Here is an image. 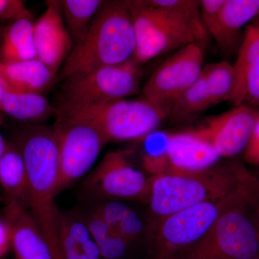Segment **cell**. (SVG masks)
I'll list each match as a JSON object with an SVG mask.
<instances>
[{"mask_svg":"<svg viewBox=\"0 0 259 259\" xmlns=\"http://www.w3.org/2000/svg\"><path fill=\"white\" fill-rule=\"evenodd\" d=\"M259 181L245 168L236 190L209 231L172 259H251L259 257L256 214Z\"/></svg>","mask_w":259,"mask_h":259,"instance_id":"obj_1","label":"cell"},{"mask_svg":"<svg viewBox=\"0 0 259 259\" xmlns=\"http://www.w3.org/2000/svg\"><path fill=\"white\" fill-rule=\"evenodd\" d=\"M25 161L29 184L28 211L50 248L63 259L59 246L61 211L55 203L59 182V148L54 127L24 129L16 143Z\"/></svg>","mask_w":259,"mask_h":259,"instance_id":"obj_2","label":"cell"},{"mask_svg":"<svg viewBox=\"0 0 259 259\" xmlns=\"http://www.w3.org/2000/svg\"><path fill=\"white\" fill-rule=\"evenodd\" d=\"M136 35L128 1H105L61 67L59 80L134 58Z\"/></svg>","mask_w":259,"mask_h":259,"instance_id":"obj_3","label":"cell"},{"mask_svg":"<svg viewBox=\"0 0 259 259\" xmlns=\"http://www.w3.org/2000/svg\"><path fill=\"white\" fill-rule=\"evenodd\" d=\"M245 168L239 163L215 165L199 172H169L150 180L148 223L197 204L217 201L236 190Z\"/></svg>","mask_w":259,"mask_h":259,"instance_id":"obj_4","label":"cell"},{"mask_svg":"<svg viewBox=\"0 0 259 259\" xmlns=\"http://www.w3.org/2000/svg\"><path fill=\"white\" fill-rule=\"evenodd\" d=\"M57 116L89 122L96 127L109 142L142 139L157 130L166 116L146 101L112 100L95 105H60Z\"/></svg>","mask_w":259,"mask_h":259,"instance_id":"obj_5","label":"cell"},{"mask_svg":"<svg viewBox=\"0 0 259 259\" xmlns=\"http://www.w3.org/2000/svg\"><path fill=\"white\" fill-rule=\"evenodd\" d=\"M128 4L136 40L133 59L139 64L193 42L202 44L208 38L209 35L167 10L146 1H128Z\"/></svg>","mask_w":259,"mask_h":259,"instance_id":"obj_6","label":"cell"},{"mask_svg":"<svg viewBox=\"0 0 259 259\" xmlns=\"http://www.w3.org/2000/svg\"><path fill=\"white\" fill-rule=\"evenodd\" d=\"M231 194L148 223L146 259H172L197 243L219 217Z\"/></svg>","mask_w":259,"mask_h":259,"instance_id":"obj_7","label":"cell"},{"mask_svg":"<svg viewBox=\"0 0 259 259\" xmlns=\"http://www.w3.org/2000/svg\"><path fill=\"white\" fill-rule=\"evenodd\" d=\"M139 65L130 59L64 80L60 105H95L135 95L141 82Z\"/></svg>","mask_w":259,"mask_h":259,"instance_id":"obj_8","label":"cell"},{"mask_svg":"<svg viewBox=\"0 0 259 259\" xmlns=\"http://www.w3.org/2000/svg\"><path fill=\"white\" fill-rule=\"evenodd\" d=\"M54 129L59 148V194L92 168L108 141L96 127L82 120L57 116Z\"/></svg>","mask_w":259,"mask_h":259,"instance_id":"obj_9","label":"cell"},{"mask_svg":"<svg viewBox=\"0 0 259 259\" xmlns=\"http://www.w3.org/2000/svg\"><path fill=\"white\" fill-rule=\"evenodd\" d=\"M82 190L88 200L148 202L150 180L131 163L127 151H110L83 181Z\"/></svg>","mask_w":259,"mask_h":259,"instance_id":"obj_10","label":"cell"},{"mask_svg":"<svg viewBox=\"0 0 259 259\" xmlns=\"http://www.w3.org/2000/svg\"><path fill=\"white\" fill-rule=\"evenodd\" d=\"M203 61L202 44L181 48L151 75L143 89V99L168 117L177 100L199 79Z\"/></svg>","mask_w":259,"mask_h":259,"instance_id":"obj_11","label":"cell"},{"mask_svg":"<svg viewBox=\"0 0 259 259\" xmlns=\"http://www.w3.org/2000/svg\"><path fill=\"white\" fill-rule=\"evenodd\" d=\"M259 115L258 109L246 105L235 106L194 130L222 157L244 153Z\"/></svg>","mask_w":259,"mask_h":259,"instance_id":"obj_12","label":"cell"},{"mask_svg":"<svg viewBox=\"0 0 259 259\" xmlns=\"http://www.w3.org/2000/svg\"><path fill=\"white\" fill-rule=\"evenodd\" d=\"M46 5L45 12L34 23V44L36 59L56 76L74 44L65 24L59 1H47Z\"/></svg>","mask_w":259,"mask_h":259,"instance_id":"obj_13","label":"cell"},{"mask_svg":"<svg viewBox=\"0 0 259 259\" xmlns=\"http://www.w3.org/2000/svg\"><path fill=\"white\" fill-rule=\"evenodd\" d=\"M235 88L230 101L234 106L259 107V17L245 28L237 53Z\"/></svg>","mask_w":259,"mask_h":259,"instance_id":"obj_14","label":"cell"},{"mask_svg":"<svg viewBox=\"0 0 259 259\" xmlns=\"http://www.w3.org/2000/svg\"><path fill=\"white\" fill-rule=\"evenodd\" d=\"M221 158L214 148L194 130L170 136L167 150L169 172L204 171L215 166Z\"/></svg>","mask_w":259,"mask_h":259,"instance_id":"obj_15","label":"cell"},{"mask_svg":"<svg viewBox=\"0 0 259 259\" xmlns=\"http://www.w3.org/2000/svg\"><path fill=\"white\" fill-rule=\"evenodd\" d=\"M85 204L101 216L133 246H147L149 223L144 212L128 202L120 200H88Z\"/></svg>","mask_w":259,"mask_h":259,"instance_id":"obj_16","label":"cell"},{"mask_svg":"<svg viewBox=\"0 0 259 259\" xmlns=\"http://www.w3.org/2000/svg\"><path fill=\"white\" fill-rule=\"evenodd\" d=\"M4 218L10 228L15 259H54L28 209L15 202H6Z\"/></svg>","mask_w":259,"mask_h":259,"instance_id":"obj_17","label":"cell"},{"mask_svg":"<svg viewBox=\"0 0 259 259\" xmlns=\"http://www.w3.org/2000/svg\"><path fill=\"white\" fill-rule=\"evenodd\" d=\"M259 17V0H225L217 23L210 35L226 54L238 53L246 28Z\"/></svg>","mask_w":259,"mask_h":259,"instance_id":"obj_18","label":"cell"},{"mask_svg":"<svg viewBox=\"0 0 259 259\" xmlns=\"http://www.w3.org/2000/svg\"><path fill=\"white\" fill-rule=\"evenodd\" d=\"M54 77L55 75L36 58L15 63L0 61V79L5 91L41 94Z\"/></svg>","mask_w":259,"mask_h":259,"instance_id":"obj_19","label":"cell"},{"mask_svg":"<svg viewBox=\"0 0 259 259\" xmlns=\"http://www.w3.org/2000/svg\"><path fill=\"white\" fill-rule=\"evenodd\" d=\"M59 246L63 259H103L88 227L75 209L61 212Z\"/></svg>","mask_w":259,"mask_h":259,"instance_id":"obj_20","label":"cell"},{"mask_svg":"<svg viewBox=\"0 0 259 259\" xmlns=\"http://www.w3.org/2000/svg\"><path fill=\"white\" fill-rule=\"evenodd\" d=\"M0 186L6 202H15L28 209L29 184L25 161L17 145L6 142L0 162Z\"/></svg>","mask_w":259,"mask_h":259,"instance_id":"obj_21","label":"cell"},{"mask_svg":"<svg viewBox=\"0 0 259 259\" xmlns=\"http://www.w3.org/2000/svg\"><path fill=\"white\" fill-rule=\"evenodd\" d=\"M88 227L103 259H127L134 247L88 205L74 209Z\"/></svg>","mask_w":259,"mask_h":259,"instance_id":"obj_22","label":"cell"},{"mask_svg":"<svg viewBox=\"0 0 259 259\" xmlns=\"http://www.w3.org/2000/svg\"><path fill=\"white\" fill-rule=\"evenodd\" d=\"M0 111L20 121H40L59 113L41 94L8 91L2 97Z\"/></svg>","mask_w":259,"mask_h":259,"instance_id":"obj_23","label":"cell"},{"mask_svg":"<svg viewBox=\"0 0 259 259\" xmlns=\"http://www.w3.org/2000/svg\"><path fill=\"white\" fill-rule=\"evenodd\" d=\"M33 25L30 19H21L13 21L5 30L1 48V61L15 63L36 58Z\"/></svg>","mask_w":259,"mask_h":259,"instance_id":"obj_24","label":"cell"},{"mask_svg":"<svg viewBox=\"0 0 259 259\" xmlns=\"http://www.w3.org/2000/svg\"><path fill=\"white\" fill-rule=\"evenodd\" d=\"M105 1L102 0H61L59 1L66 28L74 45L88 31L97 12Z\"/></svg>","mask_w":259,"mask_h":259,"instance_id":"obj_25","label":"cell"},{"mask_svg":"<svg viewBox=\"0 0 259 259\" xmlns=\"http://www.w3.org/2000/svg\"><path fill=\"white\" fill-rule=\"evenodd\" d=\"M210 106H212V104L207 91L205 78L202 71L199 79L175 102L168 117L177 121L187 120L204 111Z\"/></svg>","mask_w":259,"mask_h":259,"instance_id":"obj_26","label":"cell"},{"mask_svg":"<svg viewBox=\"0 0 259 259\" xmlns=\"http://www.w3.org/2000/svg\"><path fill=\"white\" fill-rule=\"evenodd\" d=\"M202 72L212 105L223 101L229 102L235 88L233 65L228 61L214 63L204 66Z\"/></svg>","mask_w":259,"mask_h":259,"instance_id":"obj_27","label":"cell"},{"mask_svg":"<svg viewBox=\"0 0 259 259\" xmlns=\"http://www.w3.org/2000/svg\"><path fill=\"white\" fill-rule=\"evenodd\" d=\"M170 136V133L156 130L142 139L143 165L145 169L153 176L170 171L167 158Z\"/></svg>","mask_w":259,"mask_h":259,"instance_id":"obj_28","label":"cell"},{"mask_svg":"<svg viewBox=\"0 0 259 259\" xmlns=\"http://www.w3.org/2000/svg\"><path fill=\"white\" fill-rule=\"evenodd\" d=\"M146 3L155 8L167 10L193 27L209 35L201 20L200 1L196 0H147Z\"/></svg>","mask_w":259,"mask_h":259,"instance_id":"obj_29","label":"cell"},{"mask_svg":"<svg viewBox=\"0 0 259 259\" xmlns=\"http://www.w3.org/2000/svg\"><path fill=\"white\" fill-rule=\"evenodd\" d=\"M32 20L30 10L22 0H0V20Z\"/></svg>","mask_w":259,"mask_h":259,"instance_id":"obj_30","label":"cell"},{"mask_svg":"<svg viewBox=\"0 0 259 259\" xmlns=\"http://www.w3.org/2000/svg\"><path fill=\"white\" fill-rule=\"evenodd\" d=\"M243 153L247 163L259 166V115L249 144Z\"/></svg>","mask_w":259,"mask_h":259,"instance_id":"obj_31","label":"cell"},{"mask_svg":"<svg viewBox=\"0 0 259 259\" xmlns=\"http://www.w3.org/2000/svg\"><path fill=\"white\" fill-rule=\"evenodd\" d=\"M11 233L9 225L4 219H0V259L9 251L11 248Z\"/></svg>","mask_w":259,"mask_h":259,"instance_id":"obj_32","label":"cell"},{"mask_svg":"<svg viewBox=\"0 0 259 259\" xmlns=\"http://www.w3.org/2000/svg\"><path fill=\"white\" fill-rule=\"evenodd\" d=\"M5 146H6V141H5L3 135L0 133V162H1L3 154H4Z\"/></svg>","mask_w":259,"mask_h":259,"instance_id":"obj_33","label":"cell"},{"mask_svg":"<svg viewBox=\"0 0 259 259\" xmlns=\"http://www.w3.org/2000/svg\"><path fill=\"white\" fill-rule=\"evenodd\" d=\"M5 91L4 85H3V81H2L1 79H0V101H1L2 97H3Z\"/></svg>","mask_w":259,"mask_h":259,"instance_id":"obj_34","label":"cell"},{"mask_svg":"<svg viewBox=\"0 0 259 259\" xmlns=\"http://www.w3.org/2000/svg\"><path fill=\"white\" fill-rule=\"evenodd\" d=\"M256 220H257V226H258V232H259V204H258V209H257Z\"/></svg>","mask_w":259,"mask_h":259,"instance_id":"obj_35","label":"cell"},{"mask_svg":"<svg viewBox=\"0 0 259 259\" xmlns=\"http://www.w3.org/2000/svg\"><path fill=\"white\" fill-rule=\"evenodd\" d=\"M2 122H3V118H2V116L0 115V124L2 123Z\"/></svg>","mask_w":259,"mask_h":259,"instance_id":"obj_36","label":"cell"},{"mask_svg":"<svg viewBox=\"0 0 259 259\" xmlns=\"http://www.w3.org/2000/svg\"><path fill=\"white\" fill-rule=\"evenodd\" d=\"M251 259H259V257H257V258H251Z\"/></svg>","mask_w":259,"mask_h":259,"instance_id":"obj_37","label":"cell"}]
</instances>
